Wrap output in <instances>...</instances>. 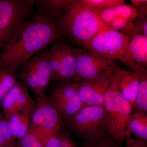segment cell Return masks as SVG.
I'll return each instance as SVG.
<instances>
[{
	"instance_id": "1",
	"label": "cell",
	"mask_w": 147,
	"mask_h": 147,
	"mask_svg": "<svg viewBox=\"0 0 147 147\" xmlns=\"http://www.w3.org/2000/svg\"><path fill=\"white\" fill-rule=\"evenodd\" d=\"M61 39L58 21L38 13L4 46L0 54V67H8L17 73L27 61Z\"/></svg>"
},
{
	"instance_id": "2",
	"label": "cell",
	"mask_w": 147,
	"mask_h": 147,
	"mask_svg": "<svg viewBox=\"0 0 147 147\" xmlns=\"http://www.w3.org/2000/svg\"><path fill=\"white\" fill-rule=\"evenodd\" d=\"M58 24L61 40L65 38L82 48L97 35L110 29L84 0H71Z\"/></svg>"
},
{
	"instance_id": "3",
	"label": "cell",
	"mask_w": 147,
	"mask_h": 147,
	"mask_svg": "<svg viewBox=\"0 0 147 147\" xmlns=\"http://www.w3.org/2000/svg\"><path fill=\"white\" fill-rule=\"evenodd\" d=\"M103 107L106 133L117 142L123 143L125 139L131 137L129 123L133 109L117 91L113 79L105 92Z\"/></svg>"
},
{
	"instance_id": "4",
	"label": "cell",
	"mask_w": 147,
	"mask_h": 147,
	"mask_svg": "<svg viewBox=\"0 0 147 147\" xmlns=\"http://www.w3.org/2000/svg\"><path fill=\"white\" fill-rule=\"evenodd\" d=\"M63 126L70 129L84 143L93 142L106 132L103 106L84 105Z\"/></svg>"
},
{
	"instance_id": "5",
	"label": "cell",
	"mask_w": 147,
	"mask_h": 147,
	"mask_svg": "<svg viewBox=\"0 0 147 147\" xmlns=\"http://www.w3.org/2000/svg\"><path fill=\"white\" fill-rule=\"evenodd\" d=\"M49 50H43L27 61L16 73L19 82L33 92L36 100L45 95L52 74L48 63Z\"/></svg>"
},
{
	"instance_id": "6",
	"label": "cell",
	"mask_w": 147,
	"mask_h": 147,
	"mask_svg": "<svg viewBox=\"0 0 147 147\" xmlns=\"http://www.w3.org/2000/svg\"><path fill=\"white\" fill-rule=\"evenodd\" d=\"M33 0H0V42L5 45L29 22Z\"/></svg>"
},
{
	"instance_id": "7",
	"label": "cell",
	"mask_w": 147,
	"mask_h": 147,
	"mask_svg": "<svg viewBox=\"0 0 147 147\" xmlns=\"http://www.w3.org/2000/svg\"><path fill=\"white\" fill-rule=\"evenodd\" d=\"M64 122L45 95L36 100L35 107L30 119L29 131L43 144L48 138L57 134L63 126Z\"/></svg>"
},
{
	"instance_id": "8",
	"label": "cell",
	"mask_w": 147,
	"mask_h": 147,
	"mask_svg": "<svg viewBox=\"0 0 147 147\" xmlns=\"http://www.w3.org/2000/svg\"><path fill=\"white\" fill-rule=\"evenodd\" d=\"M131 36L109 29L95 36L84 49L97 57L122 62Z\"/></svg>"
},
{
	"instance_id": "9",
	"label": "cell",
	"mask_w": 147,
	"mask_h": 147,
	"mask_svg": "<svg viewBox=\"0 0 147 147\" xmlns=\"http://www.w3.org/2000/svg\"><path fill=\"white\" fill-rule=\"evenodd\" d=\"M119 69L114 61L97 57L84 48H77V61L73 82L111 75Z\"/></svg>"
},
{
	"instance_id": "10",
	"label": "cell",
	"mask_w": 147,
	"mask_h": 147,
	"mask_svg": "<svg viewBox=\"0 0 147 147\" xmlns=\"http://www.w3.org/2000/svg\"><path fill=\"white\" fill-rule=\"evenodd\" d=\"M47 97L65 122L84 106L74 82L55 84Z\"/></svg>"
},
{
	"instance_id": "11",
	"label": "cell",
	"mask_w": 147,
	"mask_h": 147,
	"mask_svg": "<svg viewBox=\"0 0 147 147\" xmlns=\"http://www.w3.org/2000/svg\"><path fill=\"white\" fill-rule=\"evenodd\" d=\"M36 101L29 94L28 88L17 81L3 99L1 107L4 115L8 119L15 114L31 117L35 107Z\"/></svg>"
},
{
	"instance_id": "12",
	"label": "cell",
	"mask_w": 147,
	"mask_h": 147,
	"mask_svg": "<svg viewBox=\"0 0 147 147\" xmlns=\"http://www.w3.org/2000/svg\"><path fill=\"white\" fill-rule=\"evenodd\" d=\"M114 73L74 82L84 105L103 106L104 95L112 83Z\"/></svg>"
},
{
	"instance_id": "13",
	"label": "cell",
	"mask_w": 147,
	"mask_h": 147,
	"mask_svg": "<svg viewBox=\"0 0 147 147\" xmlns=\"http://www.w3.org/2000/svg\"><path fill=\"white\" fill-rule=\"evenodd\" d=\"M122 62L138 75L147 73V37L139 34L130 37Z\"/></svg>"
},
{
	"instance_id": "14",
	"label": "cell",
	"mask_w": 147,
	"mask_h": 147,
	"mask_svg": "<svg viewBox=\"0 0 147 147\" xmlns=\"http://www.w3.org/2000/svg\"><path fill=\"white\" fill-rule=\"evenodd\" d=\"M139 77L132 71L117 70L114 74L113 82L116 89L125 100L134 109L139 84Z\"/></svg>"
},
{
	"instance_id": "15",
	"label": "cell",
	"mask_w": 147,
	"mask_h": 147,
	"mask_svg": "<svg viewBox=\"0 0 147 147\" xmlns=\"http://www.w3.org/2000/svg\"><path fill=\"white\" fill-rule=\"evenodd\" d=\"M59 69L56 84L73 82L77 61V48L61 40Z\"/></svg>"
},
{
	"instance_id": "16",
	"label": "cell",
	"mask_w": 147,
	"mask_h": 147,
	"mask_svg": "<svg viewBox=\"0 0 147 147\" xmlns=\"http://www.w3.org/2000/svg\"><path fill=\"white\" fill-rule=\"evenodd\" d=\"M71 1V0H33L39 13L51 16L58 22Z\"/></svg>"
},
{
	"instance_id": "17",
	"label": "cell",
	"mask_w": 147,
	"mask_h": 147,
	"mask_svg": "<svg viewBox=\"0 0 147 147\" xmlns=\"http://www.w3.org/2000/svg\"><path fill=\"white\" fill-rule=\"evenodd\" d=\"M30 119L28 116L15 114L7 119L9 129L15 140L22 139L28 134L30 129Z\"/></svg>"
},
{
	"instance_id": "18",
	"label": "cell",
	"mask_w": 147,
	"mask_h": 147,
	"mask_svg": "<svg viewBox=\"0 0 147 147\" xmlns=\"http://www.w3.org/2000/svg\"><path fill=\"white\" fill-rule=\"evenodd\" d=\"M131 134L136 138L147 141V113L133 110L129 123Z\"/></svg>"
},
{
	"instance_id": "19",
	"label": "cell",
	"mask_w": 147,
	"mask_h": 147,
	"mask_svg": "<svg viewBox=\"0 0 147 147\" xmlns=\"http://www.w3.org/2000/svg\"><path fill=\"white\" fill-rule=\"evenodd\" d=\"M16 72L11 69L0 67V108L6 95L17 82Z\"/></svg>"
},
{
	"instance_id": "20",
	"label": "cell",
	"mask_w": 147,
	"mask_h": 147,
	"mask_svg": "<svg viewBox=\"0 0 147 147\" xmlns=\"http://www.w3.org/2000/svg\"><path fill=\"white\" fill-rule=\"evenodd\" d=\"M138 76L139 87L133 110H138L147 113V74Z\"/></svg>"
},
{
	"instance_id": "21",
	"label": "cell",
	"mask_w": 147,
	"mask_h": 147,
	"mask_svg": "<svg viewBox=\"0 0 147 147\" xmlns=\"http://www.w3.org/2000/svg\"><path fill=\"white\" fill-rule=\"evenodd\" d=\"M17 142L13 138L9 127L8 120L0 113V147H16Z\"/></svg>"
},
{
	"instance_id": "22",
	"label": "cell",
	"mask_w": 147,
	"mask_h": 147,
	"mask_svg": "<svg viewBox=\"0 0 147 147\" xmlns=\"http://www.w3.org/2000/svg\"><path fill=\"white\" fill-rule=\"evenodd\" d=\"M108 27L130 36L139 34L132 21L121 17H116L108 24Z\"/></svg>"
},
{
	"instance_id": "23",
	"label": "cell",
	"mask_w": 147,
	"mask_h": 147,
	"mask_svg": "<svg viewBox=\"0 0 147 147\" xmlns=\"http://www.w3.org/2000/svg\"><path fill=\"white\" fill-rule=\"evenodd\" d=\"M84 1L98 13L104 9L125 3L124 0H84Z\"/></svg>"
},
{
	"instance_id": "24",
	"label": "cell",
	"mask_w": 147,
	"mask_h": 147,
	"mask_svg": "<svg viewBox=\"0 0 147 147\" xmlns=\"http://www.w3.org/2000/svg\"><path fill=\"white\" fill-rule=\"evenodd\" d=\"M132 23L138 33L147 37V5L137 9Z\"/></svg>"
},
{
	"instance_id": "25",
	"label": "cell",
	"mask_w": 147,
	"mask_h": 147,
	"mask_svg": "<svg viewBox=\"0 0 147 147\" xmlns=\"http://www.w3.org/2000/svg\"><path fill=\"white\" fill-rule=\"evenodd\" d=\"M84 147H124L120 143L110 137L106 132L98 139L90 142L84 143Z\"/></svg>"
},
{
	"instance_id": "26",
	"label": "cell",
	"mask_w": 147,
	"mask_h": 147,
	"mask_svg": "<svg viewBox=\"0 0 147 147\" xmlns=\"http://www.w3.org/2000/svg\"><path fill=\"white\" fill-rule=\"evenodd\" d=\"M115 18L121 17L133 21L137 13V10L130 5L123 4L113 7Z\"/></svg>"
},
{
	"instance_id": "27",
	"label": "cell",
	"mask_w": 147,
	"mask_h": 147,
	"mask_svg": "<svg viewBox=\"0 0 147 147\" xmlns=\"http://www.w3.org/2000/svg\"><path fill=\"white\" fill-rule=\"evenodd\" d=\"M16 147H44L42 142L34 134L29 131L28 134L18 140Z\"/></svg>"
},
{
	"instance_id": "28",
	"label": "cell",
	"mask_w": 147,
	"mask_h": 147,
	"mask_svg": "<svg viewBox=\"0 0 147 147\" xmlns=\"http://www.w3.org/2000/svg\"><path fill=\"white\" fill-rule=\"evenodd\" d=\"M61 127L57 133L58 137L60 142L61 147H76V144L71 137L70 133L67 131L63 130Z\"/></svg>"
},
{
	"instance_id": "29",
	"label": "cell",
	"mask_w": 147,
	"mask_h": 147,
	"mask_svg": "<svg viewBox=\"0 0 147 147\" xmlns=\"http://www.w3.org/2000/svg\"><path fill=\"white\" fill-rule=\"evenodd\" d=\"M125 147H147V141L131 137L125 139Z\"/></svg>"
},
{
	"instance_id": "30",
	"label": "cell",
	"mask_w": 147,
	"mask_h": 147,
	"mask_svg": "<svg viewBox=\"0 0 147 147\" xmlns=\"http://www.w3.org/2000/svg\"><path fill=\"white\" fill-rule=\"evenodd\" d=\"M44 147H61L57 134L49 137L43 144Z\"/></svg>"
},
{
	"instance_id": "31",
	"label": "cell",
	"mask_w": 147,
	"mask_h": 147,
	"mask_svg": "<svg viewBox=\"0 0 147 147\" xmlns=\"http://www.w3.org/2000/svg\"><path fill=\"white\" fill-rule=\"evenodd\" d=\"M131 5L137 9L144 6L147 5V0H131Z\"/></svg>"
},
{
	"instance_id": "32",
	"label": "cell",
	"mask_w": 147,
	"mask_h": 147,
	"mask_svg": "<svg viewBox=\"0 0 147 147\" xmlns=\"http://www.w3.org/2000/svg\"><path fill=\"white\" fill-rule=\"evenodd\" d=\"M4 46V45H3L2 43H1V42H0V48H1V47H3Z\"/></svg>"
},
{
	"instance_id": "33",
	"label": "cell",
	"mask_w": 147,
	"mask_h": 147,
	"mask_svg": "<svg viewBox=\"0 0 147 147\" xmlns=\"http://www.w3.org/2000/svg\"><path fill=\"white\" fill-rule=\"evenodd\" d=\"M79 147V146H77V147Z\"/></svg>"
}]
</instances>
